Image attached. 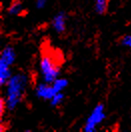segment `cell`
Listing matches in <instances>:
<instances>
[{
	"mask_svg": "<svg viewBox=\"0 0 131 132\" xmlns=\"http://www.w3.org/2000/svg\"><path fill=\"white\" fill-rule=\"evenodd\" d=\"M27 77L23 73L12 75L6 83V105L7 110H14L24 96Z\"/></svg>",
	"mask_w": 131,
	"mask_h": 132,
	"instance_id": "obj_1",
	"label": "cell"
},
{
	"mask_svg": "<svg viewBox=\"0 0 131 132\" xmlns=\"http://www.w3.org/2000/svg\"><path fill=\"white\" fill-rule=\"evenodd\" d=\"M39 68L44 82L52 83L60 74V64L51 53H42Z\"/></svg>",
	"mask_w": 131,
	"mask_h": 132,
	"instance_id": "obj_2",
	"label": "cell"
},
{
	"mask_svg": "<svg viewBox=\"0 0 131 132\" xmlns=\"http://www.w3.org/2000/svg\"><path fill=\"white\" fill-rule=\"evenodd\" d=\"M105 118V111H104V105L99 103L93 110L91 111L90 115L87 117L85 125L83 127V130L85 132H93L96 130L97 125L101 123Z\"/></svg>",
	"mask_w": 131,
	"mask_h": 132,
	"instance_id": "obj_3",
	"label": "cell"
},
{
	"mask_svg": "<svg viewBox=\"0 0 131 132\" xmlns=\"http://www.w3.org/2000/svg\"><path fill=\"white\" fill-rule=\"evenodd\" d=\"M56 93L57 92L53 88V86H52L51 83H47V82L39 83L36 86V88H35V94H36V96L38 98L43 99V100H48V101H50Z\"/></svg>",
	"mask_w": 131,
	"mask_h": 132,
	"instance_id": "obj_4",
	"label": "cell"
},
{
	"mask_svg": "<svg viewBox=\"0 0 131 132\" xmlns=\"http://www.w3.org/2000/svg\"><path fill=\"white\" fill-rule=\"evenodd\" d=\"M66 19H67V16H66V14L63 11L58 12L57 14L53 17L51 24H52L53 29L57 33H63L65 31Z\"/></svg>",
	"mask_w": 131,
	"mask_h": 132,
	"instance_id": "obj_5",
	"label": "cell"
},
{
	"mask_svg": "<svg viewBox=\"0 0 131 132\" xmlns=\"http://www.w3.org/2000/svg\"><path fill=\"white\" fill-rule=\"evenodd\" d=\"M15 59H16V53H15L14 48L12 46H6V47H4V49L2 50V52H1L0 61L11 66L14 63Z\"/></svg>",
	"mask_w": 131,
	"mask_h": 132,
	"instance_id": "obj_6",
	"label": "cell"
},
{
	"mask_svg": "<svg viewBox=\"0 0 131 132\" xmlns=\"http://www.w3.org/2000/svg\"><path fill=\"white\" fill-rule=\"evenodd\" d=\"M10 67H11L10 65L0 61V85L1 86L6 85L7 81L10 79V77L12 76L11 68Z\"/></svg>",
	"mask_w": 131,
	"mask_h": 132,
	"instance_id": "obj_7",
	"label": "cell"
},
{
	"mask_svg": "<svg viewBox=\"0 0 131 132\" xmlns=\"http://www.w3.org/2000/svg\"><path fill=\"white\" fill-rule=\"evenodd\" d=\"M94 9L100 15L105 14L108 9V0H94Z\"/></svg>",
	"mask_w": 131,
	"mask_h": 132,
	"instance_id": "obj_8",
	"label": "cell"
},
{
	"mask_svg": "<svg viewBox=\"0 0 131 132\" xmlns=\"http://www.w3.org/2000/svg\"><path fill=\"white\" fill-rule=\"evenodd\" d=\"M53 88L56 90V92H62L68 86V80L65 78H59L55 79L53 82L51 83Z\"/></svg>",
	"mask_w": 131,
	"mask_h": 132,
	"instance_id": "obj_9",
	"label": "cell"
},
{
	"mask_svg": "<svg viewBox=\"0 0 131 132\" xmlns=\"http://www.w3.org/2000/svg\"><path fill=\"white\" fill-rule=\"evenodd\" d=\"M23 10L22 4L19 1H14L8 8V14L10 15H19Z\"/></svg>",
	"mask_w": 131,
	"mask_h": 132,
	"instance_id": "obj_10",
	"label": "cell"
},
{
	"mask_svg": "<svg viewBox=\"0 0 131 132\" xmlns=\"http://www.w3.org/2000/svg\"><path fill=\"white\" fill-rule=\"evenodd\" d=\"M64 98H65V95H64L63 92H57V93L52 97V99L50 100V105H51L52 107H56V106L60 105V104L62 103V101L64 100Z\"/></svg>",
	"mask_w": 131,
	"mask_h": 132,
	"instance_id": "obj_11",
	"label": "cell"
},
{
	"mask_svg": "<svg viewBox=\"0 0 131 132\" xmlns=\"http://www.w3.org/2000/svg\"><path fill=\"white\" fill-rule=\"evenodd\" d=\"M121 44H122L124 47L131 48V34L123 36L122 39H121Z\"/></svg>",
	"mask_w": 131,
	"mask_h": 132,
	"instance_id": "obj_12",
	"label": "cell"
},
{
	"mask_svg": "<svg viewBox=\"0 0 131 132\" xmlns=\"http://www.w3.org/2000/svg\"><path fill=\"white\" fill-rule=\"evenodd\" d=\"M6 109H7L6 101H5V99L1 98L0 99V113H1V116L5 113V110Z\"/></svg>",
	"mask_w": 131,
	"mask_h": 132,
	"instance_id": "obj_13",
	"label": "cell"
},
{
	"mask_svg": "<svg viewBox=\"0 0 131 132\" xmlns=\"http://www.w3.org/2000/svg\"><path fill=\"white\" fill-rule=\"evenodd\" d=\"M47 2H48V0H36L35 5H36V7L38 9H42L45 7V5L47 4Z\"/></svg>",
	"mask_w": 131,
	"mask_h": 132,
	"instance_id": "obj_14",
	"label": "cell"
}]
</instances>
